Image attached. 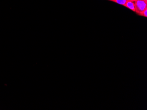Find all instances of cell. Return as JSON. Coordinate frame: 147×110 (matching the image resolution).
Masks as SVG:
<instances>
[{
	"mask_svg": "<svg viewBox=\"0 0 147 110\" xmlns=\"http://www.w3.org/2000/svg\"><path fill=\"white\" fill-rule=\"evenodd\" d=\"M126 1H134V0H126ZM134 1H136V0H134Z\"/></svg>",
	"mask_w": 147,
	"mask_h": 110,
	"instance_id": "cell-5",
	"label": "cell"
},
{
	"mask_svg": "<svg viewBox=\"0 0 147 110\" xmlns=\"http://www.w3.org/2000/svg\"><path fill=\"white\" fill-rule=\"evenodd\" d=\"M109 1H113V0H109Z\"/></svg>",
	"mask_w": 147,
	"mask_h": 110,
	"instance_id": "cell-6",
	"label": "cell"
},
{
	"mask_svg": "<svg viewBox=\"0 0 147 110\" xmlns=\"http://www.w3.org/2000/svg\"><path fill=\"white\" fill-rule=\"evenodd\" d=\"M135 1H127L125 5V7L128 8L133 11L135 12Z\"/></svg>",
	"mask_w": 147,
	"mask_h": 110,
	"instance_id": "cell-2",
	"label": "cell"
},
{
	"mask_svg": "<svg viewBox=\"0 0 147 110\" xmlns=\"http://www.w3.org/2000/svg\"><path fill=\"white\" fill-rule=\"evenodd\" d=\"M135 12L140 15L147 8V2L144 0H136L135 5Z\"/></svg>",
	"mask_w": 147,
	"mask_h": 110,
	"instance_id": "cell-1",
	"label": "cell"
},
{
	"mask_svg": "<svg viewBox=\"0 0 147 110\" xmlns=\"http://www.w3.org/2000/svg\"><path fill=\"white\" fill-rule=\"evenodd\" d=\"M144 1H146V2H147V0H144Z\"/></svg>",
	"mask_w": 147,
	"mask_h": 110,
	"instance_id": "cell-7",
	"label": "cell"
},
{
	"mask_svg": "<svg viewBox=\"0 0 147 110\" xmlns=\"http://www.w3.org/2000/svg\"><path fill=\"white\" fill-rule=\"evenodd\" d=\"M112 1L117 3V4H119V5L125 6L127 2V1L126 0H113Z\"/></svg>",
	"mask_w": 147,
	"mask_h": 110,
	"instance_id": "cell-3",
	"label": "cell"
},
{
	"mask_svg": "<svg viewBox=\"0 0 147 110\" xmlns=\"http://www.w3.org/2000/svg\"><path fill=\"white\" fill-rule=\"evenodd\" d=\"M139 15H141V16H143L146 18L147 17V8L145 9Z\"/></svg>",
	"mask_w": 147,
	"mask_h": 110,
	"instance_id": "cell-4",
	"label": "cell"
}]
</instances>
